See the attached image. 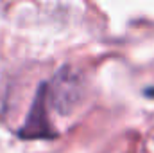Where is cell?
I'll return each mask as SVG.
<instances>
[{"instance_id":"obj_2","label":"cell","mask_w":154,"mask_h":153,"mask_svg":"<svg viewBox=\"0 0 154 153\" xmlns=\"http://www.w3.org/2000/svg\"><path fill=\"white\" fill-rule=\"evenodd\" d=\"M47 108H48L47 85L41 83L34 96V101L31 105V110L25 117V122L18 130V135L22 139H54L56 137V132L52 130V124L48 121Z\"/></svg>"},{"instance_id":"obj_1","label":"cell","mask_w":154,"mask_h":153,"mask_svg":"<svg viewBox=\"0 0 154 153\" xmlns=\"http://www.w3.org/2000/svg\"><path fill=\"white\" fill-rule=\"evenodd\" d=\"M47 85V101L59 115H72L84 101V77L70 65H63Z\"/></svg>"}]
</instances>
